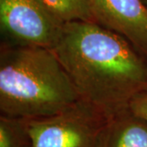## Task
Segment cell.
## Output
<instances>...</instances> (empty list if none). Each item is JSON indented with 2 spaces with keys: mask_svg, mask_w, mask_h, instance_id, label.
I'll return each mask as SVG.
<instances>
[{
  "mask_svg": "<svg viewBox=\"0 0 147 147\" xmlns=\"http://www.w3.org/2000/svg\"><path fill=\"white\" fill-rule=\"evenodd\" d=\"M0 24L9 42L51 50L65 26L37 0H0Z\"/></svg>",
  "mask_w": 147,
  "mask_h": 147,
  "instance_id": "4",
  "label": "cell"
},
{
  "mask_svg": "<svg viewBox=\"0 0 147 147\" xmlns=\"http://www.w3.org/2000/svg\"><path fill=\"white\" fill-rule=\"evenodd\" d=\"M81 99L108 119L147 89V61L124 38L96 22L65 24L53 49Z\"/></svg>",
  "mask_w": 147,
  "mask_h": 147,
  "instance_id": "1",
  "label": "cell"
},
{
  "mask_svg": "<svg viewBox=\"0 0 147 147\" xmlns=\"http://www.w3.org/2000/svg\"><path fill=\"white\" fill-rule=\"evenodd\" d=\"M143 2H144V3H145V5L147 7V0H142Z\"/></svg>",
  "mask_w": 147,
  "mask_h": 147,
  "instance_id": "10",
  "label": "cell"
},
{
  "mask_svg": "<svg viewBox=\"0 0 147 147\" xmlns=\"http://www.w3.org/2000/svg\"><path fill=\"white\" fill-rule=\"evenodd\" d=\"M0 147H33L27 119L0 115Z\"/></svg>",
  "mask_w": 147,
  "mask_h": 147,
  "instance_id": "8",
  "label": "cell"
},
{
  "mask_svg": "<svg viewBox=\"0 0 147 147\" xmlns=\"http://www.w3.org/2000/svg\"><path fill=\"white\" fill-rule=\"evenodd\" d=\"M129 109L137 115L147 121V89L136 96L131 100Z\"/></svg>",
  "mask_w": 147,
  "mask_h": 147,
  "instance_id": "9",
  "label": "cell"
},
{
  "mask_svg": "<svg viewBox=\"0 0 147 147\" xmlns=\"http://www.w3.org/2000/svg\"><path fill=\"white\" fill-rule=\"evenodd\" d=\"M95 21L124 38L147 61V7L142 0H89Z\"/></svg>",
  "mask_w": 147,
  "mask_h": 147,
  "instance_id": "5",
  "label": "cell"
},
{
  "mask_svg": "<svg viewBox=\"0 0 147 147\" xmlns=\"http://www.w3.org/2000/svg\"><path fill=\"white\" fill-rule=\"evenodd\" d=\"M53 17L63 23L96 22L89 0H37Z\"/></svg>",
  "mask_w": 147,
  "mask_h": 147,
  "instance_id": "7",
  "label": "cell"
},
{
  "mask_svg": "<svg viewBox=\"0 0 147 147\" xmlns=\"http://www.w3.org/2000/svg\"><path fill=\"white\" fill-rule=\"evenodd\" d=\"M100 147H147V121L130 109L108 119Z\"/></svg>",
  "mask_w": 147,
  "mask_h": 147,
  "instance_id": "6",
  "label": "cell"
},
{
  "mask_svg": "<svg viewBox=\"0 0 147 147\" xmlns=\"http://www.w3.org/2000/svg\"><path fill=\"white\" fill-rule=\"evenodd\" d=\"M108 118L79 99L53 115L28 119L33 147H100Z\"/></svg>",
  "mask_w": 147,
  "mask_h": 147,
  "instance_id": "3",
  "label": "cell"
},
{
  "mask_svg": "<svg viewBox=\"0 0 147 147\" xmlns=\"http://www.w3.org/2000/svg\"><path fill=\"white\" fill-rule=\"evenodd\" d=\"M80 99L51 49L2 42L0 112L27 119L53 115Z\"/></svg>",
  "mask_w": 147,
  "mask_h": 147,
  "instance_id": "2",
  "label": "cell"
}]
</instances>
